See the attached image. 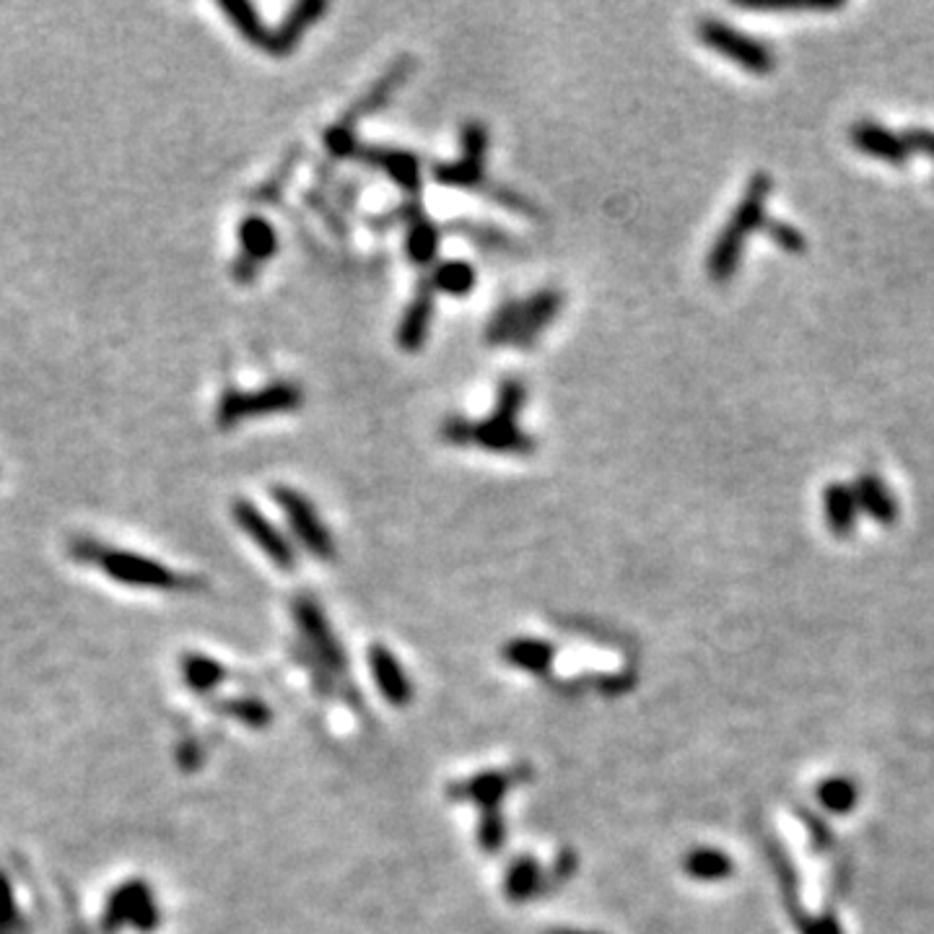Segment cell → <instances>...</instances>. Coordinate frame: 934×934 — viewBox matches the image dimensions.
<instances>
[{"label": "cell", "instance_id": "e575fe53", "mask_svg": "<svg viewBox=\"0 0 934 934\" xmlns=\"http://www.w3.org/2000/svg\"><path fill=\"white\" fill-rule=\"evenodd\" d=\"M903 141L909 145L911 154H924L934 158V130L930 128H909L903 133Z\"/></svg>", "mask_w": 934, "mask_h": 934}, {"label": "cell", "instance_id": "8992f818", "mask_svg": "<svg viewBox=\"0 0 934 934\" xmlns=\"http://www.w3.org/2000/svg\"><path fill=\"white\" fill-rule=\"evenodd\" d=\"M304 392L294 382H275L262 387L258 392L226 390L221 394L216 407V424L221 428H234L247 418H260L270 413H288L302 407Z\"/></svg>", "mask_w": 934, "mask_h": 934}, {"label": "cell", "instance_id": "5bb4252c", "mask_svg": "<svg viewBox=\"0 0 934 934\" xmlns=\"http://www.w3.org/2000/svg\"><path fill=\"white\" fill-rule=\"evenodd\" d=\"M854 498H856V507L864 515L875 519L877 524H883V528H890V524H896L898 519V501L896 496L890 494V488L885 486V481L877 473H860L856 475L854 486Z\"/></svg>", "mask_w": 934, "mask_h": 934}, {"label": "cell", "instance_id": "5b68a950", "mask_svg": "<svg viewBox=\"0 0 934 934\" xmlns=\"http://www.w3.org/2000/svg\"><path fill=\"white\" fill-rule=\"evenodd\" d=\"M696 34L704 47H709V50L722 55V58L732 60L747 73L768 75L777 68V55H773L771 45L740 32L737 26H730L726 21L701 19L696 26Z\"/></svg>", "mask_w": 934, "mask_h": 934}, {"label": "cell", "instance_id": "603a6c76", "mask_svg": "<svg viewBox=\"0 0 934 934\" xmlns=\"http://www.w3.org/2000/svg\"><path fill=\"white\" fill-rule=\"evenodd\" d=\"M221 11L226 13L228 21H232V26L237 29L241 37L247 39V45L260 47V50H268V42H270V29L265 24H262L260 13L255 5L245 3V0H232V3H221Z\"/></svg>", "mask_w": 934, "mask_h": 934}, {"label": "cell", "instance_id": "6da1fadb", "mask_svg": "<svg viewBox=\"0 0 934 934\" xmlns=\"http://www.w3.org/2000/svg\"><path fill=\"white\" fill-rule=\"evenodd\" d=\"M522 405L524 385L519 379H504L501 387H498L496 411L490 413V418L473 424V421L460 418V415H449L441 424V439L457 447L477 445L486 452L496 454H530L535 449V439L517 424Z\"/></svg>", "mask_w": 934, "mask_h": 934}, {"label": "cell", "instance_id": "7402d4cb", "mask_svg": "<svg viewBox=\"0 0 934 934\" xmlns=\"http://www.w3.org/2000/svg\"><path fill=\"white\" fill-rule=\"evenodd\" d=\"M683 867L698 883H719L732 875V860L724 851L711 847H698L683 860Z\"/></svg>", "mask_w": 934, "mask_h": 934}, {"label": "cell", "instance_id": "484cf974", "mask_svg": "<svg viewBox=\"0 0 934 934\" xmlns=\"http://www.w3.org/2000/svg\"><path fill=\"white\" fill-rule=\"evenodd\" d=\"M856 797H860V792H856L854 781L843 779V777H833L820 781L818 787V802L823 805V809H828V813L836 815H847L854 809Z\"/></svg>", "mask_w": 934, "mask_h": 934}, {"label": "cell", "instance_id": "d6a6232c", "mask_svg": "<svg viewBox=\"0 0 934 934\" xmlns=\"http://www.w3.org/2000/svg\"><path fill=\"white\" fill-rule=\"evenodd\" d=\"M470 794L481 802H496L501 800L504 789H507V779L498 777V773H486V777H475L470 781Z\"/></svg>", "mask_w": 934, "mask_h": 934}, {"label": "cell", "instance_id": "f1b7e54d", "mask_svg": "<svg viewBox=\"0 0 934 934\" xmlns=\"http://www.w3.org/2000/svg\"><path fill=\"white\" fill-rule=\"evenodd\" d=\"M764 232H766V237H771L773 245H777L779 249H784L787 255H802V252H805V247H807L805 237H802L800 228H794L792 224H787V221L766 218L764 221Z\"/></svg>", "mask_w": 934, "mask_h": 934}, {"label": "cell", "instance_id": "2e32d148", "mask_svg": "<svg viewBox=\"0 0 934 934\" xmlns=\"http://www.w3.org/2000/svg\"><path fill=\"white\" fill-rule=\"evenodd\" d=\"M434 299H436V291L431 286V281L424 279L421 281L418 291H415L413 302L407 304L403 322H400L398 343L403 345L405 351H418L421 345H424L426 335H428V328H431Z\"/></svg>", "mask_w": 934, "mask_h": 934}, {"label": "cell", "instance_id": "9c48e42d", "mask_svg": "<svg viewBox=\"0 0 934 934\" xmlns=\"http://www.w3.org/2000/svg\"><path fill=\"white\" fill-rule=\"evenodd\" d=\"M234 519L241 528V532L252 540L265 556L273 560V566H279L281 571H294L296 569V551L294 545L283 537V532L275 528L262 511L249 501H234Z\"/></svg>", "mask_w": 934, "mask_h": 934}, {"label": "cell", "instance_id": "ac0fdd59", "mask_svg": "<svg viewBox=\"0 0 934 934\" xmlns=\"http://www.w3.org/2000/svg\"><path fill=\"white\" fill-rule=\"evenodd\" d=\"M369 664H371V675L374 681H377L379 694H382L387 701L392 706H405L411 701L413 696L411 681H407L405 670L400 667V660L390 652V649L374 647L369 652Z\"/></svg>", "mask_w": 934, "mask_h": 934}, {"label": "cell", "instance_id": "7c38bea8", "mask_svg": "<svg viewBox=\"0 0 934 934\" xmlns=\"http://www.w3.org/2000/svg\"><path fill=\"white\" fill-rule=\"evenodd\" d=\"M324 11H328V3H322V0H302V3H296L294 9L286 13V19H283L279 29L270 32L265 52L279 55V58L281 55L294 52L299 39L304 37V32L311 29Z\"/></svg>", "mask_w": 934, "mask_h": 934}, {"label": "cell", "instance_id": "1f68e13d", "mask_svg": "<svg viewBox=\"0 0 934 934\" xmlns=\"http://www.w3.org/2000/svg\"><path fill=\"white\" fill-rule=\"evenodd\" d=\"M324 145H328V151L335 158H353L358 151L356 130L348 128V125H343V122L332 125L328 133H324Z\"/></svg>", "mask_w": 934, "mask_h": 934}, {"label": "cell", "instance_id": "e0dca14e", "mask_svg": "<svg viewBox=\"0 0 934 934\" xmlns=\"http://www.w3.org/2000/svg\"><path fill=\"white\" fill-rule=\"evenodd\" d=\"M411 71H413V62L407 60V58H403V60H398V62H392L390 66V71H387L382 79H379L377 83H374V86L369 88V92H366L362 99H358L356 104H353V107L348 109V113L343 115V125H348V128H353V125H356L358 120H362V117H369V115H374V113H379V109L385 107L387 102H390V96L398 92L400 88V83H403L407 75H411Z\"/></svg>", "mask_w": 934, "mask_h": 934}, {"label": "cell", "instance_id": "7a4b0ae2", "mask_svg": "<svg viewBox=\"0 0 934 934\" xmlns=\"http://www.w3.org/2000/svg\"><path fill=\"white\" fill-rule=\"evenodd\" d=\"M771 187L773 179L768 177L766 172H756V175L747 179L743 198H740L730 221H726L722 232H719L714 247H711L709 252V260H706V273H709V279L714 283H726L735 279L740 260H743L745 241L750 239L758 228H764L766 203L768 198H771Z\"/></svg>", "mask_w": 934, "mask_h": 934}, {"label": "cell", "instance_id": "277c9868", "mask_svg": "<svg viewBox=\"0 0 934 934\" xmlns=\"http://www.w3.org/2000/svg\"><path fill=\"white\" fill-rule=\"evenodd\" d=\"M73 551L81 560L96 564L107 577L120 581V584L143 587V590H190V587H196L192 579L179 577L177 571L156 564L154 558L138 556V553L102 548L94 543H79Z\"/></svg>", "mask_w": 934, "mask_h": 934}, {"label": "cell", "instance_id": "f546056e", "mask_svg": "<svg viewBox=\"0 0 934 934\" xmlns=\"http://www.w3.org/2000/svg\"><path fill=\"white\" fill-rule=\"evenodd\" d=\"M797 818L805 823L807 836H809V847L815 849V854H833L836 836H833V830L826 826V820L818 818L815 813H809V809L802 807V805H797Z\"/></svg>", "mask_w": 934, "mask_h": 934}, {"label": "cell", "instance_id": "4316f807", "mask_svg": "<svg viewBox=\"0 0 934 934\" xmlns=\"http://www.w3.org/2000/svg\"><path fill=\"white\" fill-rule=\"evenodd\" d=\"M540 888V867L535 860L522 856L509 867L507 875V896L511 901H528Z\"/></svg>", "mask_w": 934, "mask_h": 934}, {"label": "cell", "instance_id": "9a60e30c", "mask_svg": "<svg viewBox=\"0 0 934 934\" xmlns=\"http://www.w3.org/2000/svg\"><path fill=\"white\" fill-rule=\"evenodd\" d=\"M296 618H299V626L304 636H307L309 647H315L317 652L324 662V667L335 670V673H341L343 670V652L338 649L335 636L330 634L328 620H324V615L320 607L315 605V600H299L296 602Z\"/></svg>", "mask_w": 934, "mask_h": 934}, {"label": "cell", "instance_id": "44dd1931", "mask_svg": "<svg viewBox=\"0 0 934 934\" xmlns=\"http://www.w3.org/2000/svg\"><path fill=\"white\" fill-rule=\"evenodd\" d=\"M823 517H826L828 530L836 537H849L856 530V517H860V507H856L854 490L847 483H830L823 490Z\"/></svg>", "mask_w": 934, "mask_h": 934}, {"label": "cell", "instance_id": "30bf717a", "mask_svg": "<svg viewBox=\"0 0 934 934\" xmlns=\"http://www.w3.org/2000/svg\"><path fill=\"white\" fill-rule=\"evenodd\" d=\"M239 258L234 260L232 275L239 283L255 281L262 262L273 260L275 249H279V237L270 221L262 216H247L239 224Z\"/></svg>", "mask_w": 934, "mask_h": 934}, {"label": "cell", "instance_id": "cb8c5ba5", "mask_svg": "<svg viewBox=\"0 0 934 934\" xmlns=\"http://www.w3.org/2000/svg\"><path fill=\"white\" fill-rule=\"evenodd\" d=\"M428 281H431L434 291H441V294L468 296L470 291L475 288L477 275L473 265H468V262L449 260V262H441V265H436L434 273L428 275Z\"/></svg>", "mask_w": 934, "mask_h": 934}, {"label": "cell", "instance_id": "ffe728a7", "mask_svg": "<svg viewBox=\"0 0 934 934\" xmlns=\"http://www.w3.org/2000/svg\"><path fill=\"white\" fill-rule=\"evenodd\" d=\"M109 917L117 922L133 924L138 930H151L158 919L154 898L141 883H130L115 892L113 901H109Z\"/></svg>", "mask_w": 934, "mask_h": 934}, {"label": "cell", "instance_id": "8fae6325", "mask_svg": "<svg viewBox=\"0 0 934 934\" xmlns=\"http://www.w3.org/2000/svg\"><path fill=\"white\" fill-rule=\"evenodd\" d=\"M849 141L856 151H862L864 156L877 158V162L903 166L911 158L909 145H906L903 135L892 133L880 122L872 120H860L849 128Z\"/></svg>", "mask_w": 934, "mask_h": 934}, {"label": "cell", "instance_id": "4fadbf2b", "mask_svg": "<svg viewBox=\"0 0 934 934\" xmlns=\"http://www.w3.org/2000/svg\"><path fill=\"white\" fill-rule=\"evenodd\" d=\"M387 221H405L407 224V258L415 265H428L436 258V247H439V232L431 221L426 218V213L421 211L418 203H407L400 208L398 213H392Z\"/></svg>", "mask_w": 934, "mask_h": 934}, {"label": "cell", "instance_id": "8d00e7d4", "mask_svg": "<svg viewBox=\"0 0 934 934\" xmlns=\"http://www.w3.org/2000/svg\"><path fill=\"white\" fill-rule=\"evenodd\" d=\"M551 934H598V932H577V930H556Z\"/></svg>", "mask_w": 934, "mask_h": 934}, {"label": "cell", "instance_id": "836d02e7", "mask_svg": "<svg viewBox=\"0 0 934 934\" xmlns=\"http://www.w3.org/2000/svg\"><path fill=\"white\" fill-rule=\"evenodd\" d=\"M802 934H843L839 917H836V903H828L826 911L820 913V917L807 919L805 924L800 926Z\"/></svg>", "mask_w": 934, "mask_h": 934}, {"label": "cell", "instance_id": "ba28073f", "mask_svg": "<svg viewBox=\"0 0 934 934\" xmlns=\"http://www.w3.org/2000/svg\"><path fill=\"white\" fill-rule=\"evenodd\" d=\"M275 501H279V507L283 515H286L291 530H294V535L299 537V543L307 548L309 553H315L320 560H332L335 558V540L328 532V528L322 524L320 515H317V509L311 507V501L307 496H302L299 490L294 488H283L279 486L273 490Z\"/></svg>", "mask_w": 934, "mask_h": 934}, {"label": "cell", "instance_id": "52a82bcc", "mask_svg": "<svg viewBox=\"0 0 934 934\" xmlns=\"http://www.w3.org/2000/svg\"><path fill=\"white\" fill-rule=\"evenodd\" d=\"M486 154L488 130L483 122H468L462 128V156L457 162L439 164L434 169L436 182L462 190H483L486 187Z\"/></svg>", "mask_w": 934, "mask_h": 934}, {"label": "cell", "instance_id": "d6986e66", "mask_svg": "<svg viewBox=\"0 0 934 934\" xmlns=\"http://www.w3.org/2000/svg\"><path fill=\"white\" fill-rule=\"evenodd\" d=\"M356 158L362 162L377 166L382 169L387 177L394 179L403 190L418 192L421 190V164L418 158L407 151H394V149H358Z\"/></svg>", "mask_w": 934, "mask_h": 934}, {"label": "cell", "instance_id": "3957f363", "mask_svg": "<svg viewBox=\"0 0 934 934\" xmlns=\"http://www.w3.org/2000/svg\"><path fill=\"white\" fill-rule=\"evenodd\" d=\"M560 307H564V294H558L556 288L540 291L524 302H507L490 317L486 330L488 343L528 348L556 320Z\"/></svg>", "mask_w": 934, "mask_h": 934}, {"label": "cell", "instance_id": "d590c367", "mask_svg": "<svg viewBox=\"0 0 934 934\" xmlns=\"http://www.w3.org/2000/svg\"><path fill=\"white\" fill-rule=\"evenodd\" d=\"M232 714L241 717V719H245L247 724H265V722H268V717H270L265 706H262V704H255V701H239V704H234Z\"/></svg>", "mask_w": 934, "mask_h": 934}, {"label": "cell", "instance_id": "83f0119b", "mask_svg": "<svg viewBox=\"0 0 934 934\" xmlns=\"http://www.w3.org/2000/svg\"><path fill=\"white\" fill-rule=\"evenodd\" d=\"M182 675L192 690H211L224 677V670H221L218 662L208 660V657L190 654L182 664Z\"/></svg>", "mask_w": 934, "mask_h": 934}, {"label": "cell", "instance_id": "d4e9b609", "mask_svg": "<svg viewBox=\"0 0 934 934\" xmlns=\"http://www.w3.org/2000/svg\"><path fill=\"white\" fill-rule=\"evenodd\" d=\"M504 657H507V660L515 664V667L540 675V673H545V670H548V664L553 660V649L545 641L519 639V641L509 643Z\"/></svg>", "mask_w": 934, "mask_h": 934}, {"label": "cell", "instance_id": "4dcf8cb0", "mask_svg": "<svg viewBox=\"0 0 934 934\" xmlns=\"http://www.w3.org/2000/svg\"><path fill=\"white\" fill-rule=\"evenodd\" d=\"M737 5L740 9H750V11H820V13L843 9L841 0H823V3H815V0H809V3H773V0L756 3V0H740Z\"/></svg>", "mask_w": 934, "mask_h": 934}]
</instances>
